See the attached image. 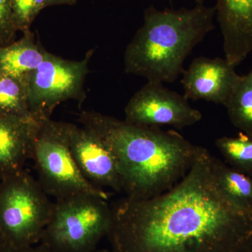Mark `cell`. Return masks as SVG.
I'll return each instance as SVG.
<instances>
[{"label":"cell","mask_w":252,"mask_h":252,"mask_svg":"<svg viewBox=\"0 0 252 252\" xmlns=\"http://www.w3.org/2000/svg\"><path fill=\"white\" fill-rule=\"evenodd\" d=\"M207 149L175 186L153 198L112 205L114 252H240L252 240V213L233 205L212 174Z\"/></svg>","instance_id":"obj_1"},{"label":"cell","mask_w":252,"mask_h":252,"mask_svg":"<svg viewBox=\"0 0 252 252\" xmlns=\"http://www.w3.org/2000/svg\"><path fill=\"white\" fill-rule=\"evenodd\" d=\"M79 122L112 150L127 198H153L171 189L190 170L200 147L177 131L135 125L98 112L83 111Z\"/></svg>","instance_id":"obj_2"},{"label":"cell","mask_w":252,"mask_h":252,"mask_svg":"<svg viewBox=\"0 0 252 252\" xmlns=\"http://www.w3.org/2000/svg\"><path fill=\"white\" fill-rule=\"evenodd\" d=\"M216 8L197 4L193 9L144 11V23L124 54V69L154 82L173 83L194 48L215 29Z\"/></svg>","instance_id":"obj_3"},{"label":"cell","mask_w":252,"mask_h":252,"mask_svg":"<svg viewBox=\"0 0 252 252\" xmlns=\"http://www.w3.org/2000/svg\"><path fill=\"white\" fill-rule=\"evenodd\" d=\"M53 207L38 180L26 170L0 180V233L6 246L40 243Z\"/></svg>","instance_id":"obj_4"},{"label":"cell","mask_w":252,"mask_h":252,"mask_svg":"<svg viewBox=\"0 0 252 252\" xmlns=\"http://www.w3.org/2000/svg\"><path fill=\"white\" fill-rule=\"evenodd\" d=\"M112 220V207L100 197L57 200L40 243L54 252H94L107 237Z\"/></svg>","instance_id":"obj_5"},{"label":"cell","mask_w":252,"mask_h":252,"mask_svg":"<svg viewBox=\"0 0 252 252\" xmlns=\"http://www.w3.org/2000/svg\"><path fill=\"white\" fill-rule=\"evenodd\" d=\"M38 182L48 195L61 200L79 195H93L108 200L103 189L84 177L69 149L63 123L51 119L41 123L33 146Z\"/></svg>","instance_id":"obj_6"},{"label":"cell","mask_w":252,"mask_h":252,"mask_svg":"<svg viewBox=\"0 0 252 252\" xmlns=\"http://www.w3.org/2000/svg\"><path fill=\"white\" fill-rule=\"evenodd\" d=\"M94 52V49L88 51L81 61H69L49 53L37 68L25 77L28 105L33 117L44 122L51 119L54 109L63 102H84V83Z\"/></svg>","instance_id":"obj_7"},{"label":"cell","mask_w":252,"mask_h":252,"mask_svg":"<svg viewBox=\"0 0 252 252\" xmlns=\"http://www.w3.org/2000/svg\"><path fill=\"white\" fill-rule=\"evenodd\" d=\"M125 115V121L135 125L170 126L180 130L203 119L202 113L192 107L185 95L154 81H148L131 97Z\"/></svg>","instance_id":"obj_8"},{"label":"cell","mask_w":252,"mask_h":252,"mask_svg":"<svg viewBox=\"0 0 252 252\" xmlns=\"http://www.w3.org/2000/svg\"><path fill=\"white\" fill-rule=\"evenodd\" d=\"M63 127L73 157L84 177L99 189L122 191L117 158L107 144L84 126L63 123Z\"/></svg>","instance_id":"obj_9"},{"label":"cell","mask_w":252,"mask_h":252,"mask_svg":"<svg viewBox=\"0 0 252 252\" xmlns=\"http://www.w3.org/2000/svg\"><path fill=\"white\" fill-rule=\"evenodd\" d=\"M182 83L187 99H203L226 105L242 76L226 59L198 57L182 73Z\"/></svg>","instance_id":"obj_10"},{"label":"cell","mask_w":252,"mask_h":252,"mask_svg":"<svg viewBox=\"0 0 252 252\" xmlns=\"http://www.w3.org/2000/svg\"><path fill=\"white\" fill-rule=\"evenodd\" d=\"M42 122L0 114V180L24 170Z\"/></svg>","instance_id":"obj_11"},{"label":"cell","mask_w":252,"mask_h":252,"mask_svg":"<svg viewBox=\"0 0 252 252\" xmlns=\"http://www.w3.org/2000/svg\"><path fill=\"white\" fill-rule=\"evenodd\" d=\"M225 59L236 67L252 51V0H217Z\"/></svg>","instance_id":"obj_12"},{"label":"cell","mask_w":252,"mask_h":252,"mask_svg":"<svg viewBox=\"0 0 252 252\" xmlns=\"http://www.w3.org/2000/svg\"><path fill=\"white\" fill-rule=\"evenodd\" d=\"M48 54L29 32L12 44L0 46V73L23 79L37 68Z\"/></svg>","instance_id":"obj_13"},{"label":"cell","mask_w":252,"mask_h":252,"mask_svg":"<svg viewBox=\"0 0 252 252\" xmlns=\"http://www.w3.org/2000/svg\"><path fill=\"white\" fill-rule=\"evenodd\" d=\"M215 180L225 198L244 211L252 213V179L216 157L210 155Z\"/></svg>","instance_id":"obj_14"},{"label":"cell","mask_w":252,"mask_h":252,"mask_svg":"<svg viewBox=\"0 0 252 252\" xmlns=\"http://www.w3.org/2000/svg\"><path fill=\"white\" fill-rule=\"evenodd\" d=\"M225 107L232 124L252 137V69L242 76Z\"/></svg>","instance_id":"obj_15"},{"label":"cell","mask_w":252,"mask_h":252,"mask_svg":"<svg viewBox=\"0 0 252 252\" xmlns=\"http://www.w3.org/2000/svg\"><path fill=\"white\" fill-rule=\"evenodd\" d=\"M0 114L34 118L28 105L23 79L0 73Z\"/></svg>","instance_id":"obj_16"},{"label":"cell","mask_w":252,"mask_h":252,"mask_svg":"<svg viewBox=\"0 0 252 252\" xmlns=\"http://www.w3.org/2000/svg\"><path fill=\"white\" fill-rule=\"evenodd\" d=\"M216 146L228 165L252 179V137L240 132L237 137H220Z\"/></svg>","instance_id":"obj_17"},{"label":"cell","mask_w":252,"mask_h":252,"mask_svg":"<svg viewBox=\"0 0 252 252\" xmlns=\"http://www.w3.org/2000/svg\"><path fill=\"white\" fill-rule=\"evenodd\" d=\"M45 8V0H13L12 21L16 31L23 34L31 32L36 16Z\"/></svg>","instance_id":"obj_18"},{"label":"cell","mask_w":252,"mask_h":252,"mask_svg":"<svg viewBox=\"0 0 252 252\" xmlns=\"http://www.w3.org/2000/svg\"><path fill=\"white\" fill-rule=\"evenodd\" d=\"M13 0H0V46L12 44L18 32L12 21Z\"/></svg>","instance_id":"obj_19"},{"label":"cell","mask_w":252,"mask_h":252,"mask_svg":"<svg viewBox=\"0 0 252 252\" xmlns=\"http://www.w3.org/2000/svg\"><path fill=\"white\" fill-rule=\"evenodd\" d=\"M1 252H54L44 244L39 243L34 246L25 248H12L5 246Z\"/></svg>","instance_id":"obj_20"},{"label":"cell","mask_w":252,"mask_h":252,"mask_svg":"<svg viewBox=\"0 0 252 252\" xmlns=\"http://www.w3.org/2000/svg\"><path fill=\"white\" fill-rule=\"evenodd\" d=\"M77 0H45L46 7L54 5H74Z\"/></svg>","instance_id":"obj_21"},{"label":"cell","mask_w":252,"mask_h":252,"mask_svg":"<svg viewBox=\"0 0 252 252\" xmlns=\"http://www.w3.org/2000/svg\"><path fill=\"white\" fill-rule=\"evenodd\" d=\"M240 252H252V240L248 244H247Z\"/></svg>","instance_id":"obj_22"},{"label":"cell","mask_w":252,"mask_h":252,"mask_svg":"<svg viewBox=\"0 0 252 252\" xmlns=\"http://www.w3.org/2000/svg\"><path fill=\"white\" fill-rule=\"evenodd\" d=\"M6 246L4 240H3L2 236H1V233H0V252L3 250V248Z\"/></svg>","instance_id":"obj_23"},{"label":"cell","mask_w":252,"mask_h":252,"mask_svg":"<svg viewBox=\"0 0 252 252\" xmlns=\"http://www.w3.org/2000/svg\"><path fill=\"white\" fill-rule=\"evenodd\" d=\"M94 252H113L112 250H105V249H104V250H96V251Z\"/></svg>","instance_id":"obj_24"},{"label":"cell","mask_w":252,"mask_h":252,"mask_svg":"<svg viewBox=\"0 0 252 252\" xmlns=\"http://www.w3.org/2000/svg\"><path fill=\"white\" fill-rule=\"evenodd\" d=\"M198 4H203L204 0H195Z\"/></svg>","instance_id":"obj_25"}]
</instances>
